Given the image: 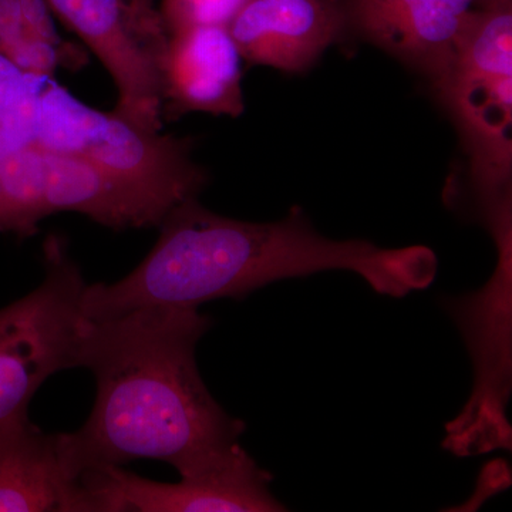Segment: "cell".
Segmentation results:
<instances>
[{"label": "cell", "instance_id": "obj_7", "mask_svg": "<svg viewBox=\"0 0 512 512\" xmlns=\"http://www.w3.org/2000/svg\"><path fill=\"white\" fill-rule=\"evenodd\" d=\"M493 278L483 289L448 301L476 367V384L463 412L447 424L443 447L460 457L511 450L507 419L511 393L512 244L497 245Z\"/></svg>", "mask_w": 512, "mask_h": 512}, {"label": "cell", "instance_id": "obj_9", "mask_svg": "<svg viewBox=\"0 0 512 512\" xmlns=\"http://www.w3.org/2000/svg\"><path fill=\"white\" fill-rule=\"evenodd\" d=\"M272 477L252 464L244 470L167 484L138 477L119 466L90 468L82 484L92 512L286 511L271 493Z\"/></svg>", "mask_w": 512, "mask_h": 512}, {"label": "cell", "instance_id": "obj_5", "mask_svg": "<svg viewBox=\"0 0 512 512\" xmlns=\"http://www.w3.org/2000/svg\"><path fill=\"white\" fill-rule=\"evenodd\" d=\"M32 141L83 158L177 204L198 197L208 183L188 138L143 130L114 111L94 109L55 79L47 80L37 99Z\"/></svg>", "mask_w": 512, "mask_h": 512}, {"label": "cell", "instance_id": "obj_17", "mask_svg": "<svg viewBox=\"0 0 512 512\" xmlns=\"http://www.w3.org/2000/svg\"><path fill=\"white\" fill-rule=\"evenodd\" d=\"M28 36L20 0H0V53L8 56Z\"/></svg>", "mask_w": 512, "mask_h": 512}, {"label": "cell", "instance_id": "obj_19", "mask_svg": "<svg viewBox=\"0 0 512 512\" xmlns=\"http://www.w3.org/2000/svg\"><path fill=\"white\" fill-rule=\"evenodd\" d=\"M512 2V0H477L478 6L484 8V6L498 5V3Z\"/></svg>", "mask_w": 512, "mask_h": 512}, {"label": "cell", "instance_id": "obj_10", "mask_svg": "<svg viewBox=\"0 0 512 512\" xmlns=\"http://www.w3.org/2000/svg\"><path fill=\"white\" fill-rule=\"evenodd\" d=\"M244 63L225 26H197L167 35L161 93L164 123L188 113L241 116Z\"/></svg>", "mask_w": 512, "mask_h": 512}, {"label": "cell", "instance_id": "obj_1", "mask_svg": "<svg viewBox=\"0 0 512 512\" xmlns=\"http://www.w3.org/2000/svg\"><path fill=\"white\" fill-rule=\"evenodd\" d=\"M212 320L194 306H147L87 319L79 367L97 384L82 429L64 433L80 476L137 460L170 464L181 478L234 473L255 464L239 444L244 421L215 402L195 350Z\"/></svg>", "mask_w": 512, "mask_h": 512}, {"label": "cell", "instance_id": "obj_8", "mask_svg": "<svg viewBox=\"0 0 512 512\" xmlns=\"http://www.w3.org/2000/svg\"><path fill=\"white\" fill-rule=\"evenodd\" d=\"M56 19L72 30L117 90L114 113L143 130L163 131L161 93L167 33L157 10L136 0H47Z\"/></svg>", "mask_w": 512, "mask_h": 512}, {"label": "cell", "instance_id": "obj_6", "mask_svg": "<svg viewBox=\"0 0 512 512\" xmlns=\"http://www.w3.org/2000/svg\"><path fill=\"white\" fill-rule=\"evenodd\" d=\"M43 256L42 284L0 309V429L28 419L30 400L50 376L79 367L87 284L59 235L46 238Z\"/></svg>", "mask_w": 512, "mask_h": 512}, {"label": "cell", "instance_id": "obj_16", "mask_svg": "<svg viewBox=\"0 0 512 512\" xmlns=\"http://www.w3.org/2000/svg\"><path fill=\"white\" fill-rule=\"evenodd\" d=\"M28 35L52 43H64L56 29L55 15L47 0H20Z\"/></svg>", "mask_w": 512, "mask_h": 512}, {"label": "cell", "instance_id": "obj_18", "mask_svg": "<svg viewBox=\"0 0 512 512\" xmlns=\"http://www.w3.org/2000/svg\"><path fill=\"white\" fill-rule=\"evenodd\" d=\"M137 6L141 9L148 10V12H154L157 10L156 0H136Z\"/></svg>", "mask_w": 512, "mask_h": 512}, {"label": "cell", "instance_id": "obj_4", "mask_svg": "<svg viewBox=\"0 0 512 512\" xmlns=\"http://www.w3.org/2000/svg\"><path fill=\"white\" fill-rule=\"evenodd\" d=\"M175 202L83 158L29 143L0 148V232L29 238L45 218L79 212L113 229L158 227Z\"/></svg>", "mask_w": 512, "mask_h": 512}, {"label": "cell", "instance_id": "obj_15", "mask_svg": "<svg viewBox=\"0 0 512 512\" xmlns=\"http://www.w3.org/2000/svg\"><path fill=\"white\" fill-rule=\"evenodd\" d=\"M248 0H160L158 16L165 33L197 28V26H225L247 5Z\"/></svg>", "mask_w": 512, "mask_h": 512}, {"label": "cell", "instance_id": "obj_12", "mask_svg": "<svg viewBox=\"0 0 512 512\" xmlns=\"http://www.w3.org/2000/svg\"><path fill=\"white\" fill-rule=\"evenodd\" d=\"M345 26L340 0H248L228 29L245 63L302 73Z\"/></svg>", "mask_w": 512, "mask_h": 512}, {"label": "cell", "instance_id": "obj_3", "mask_svg": "<svg viewBox=\"0 0 512 512\" xmlns=\"http://www.w3.org/2000/svg\"><path fill=\"white\" fill-rule=\"evenodd\" d=\"M433 83L460 128L487 214L511 200L512 2L468 15L450 63Z\"/></svg>", "mask_w": 512, "mask_h": 512}, {"label": "cell", "instance_id": "obj_2", "mask_svg": "<svg viewBox=\"0 0 512 512\" xmlns=\"http://www.w3.org/2000/svg\"><path fill=\"white\" fill-rule=\"evenodd\" d=\"M175 205L160 222L150 254L116 284L87 285L84 316L103 320L147 306H198L244 299L256 289L323 271H350L373 291L404 298L433 284L439 261L430 248H380L335 241L313 228L301 208L275 222L234 220L197 200Z\"/></svg>", "mask_w": 512, "mask_h": 512}, {"label": "cell", "instance_id": "obj_11", "mask_svg": "<svg viewBox=\"0 0 512 512\" xmlns=\"http://www.w3.org/2000/svg\"><path fill=\"white\" fill-rule=\"evenodd\" d=\"M346 25L431 80L450 63L477 0H340Z\"/></svg>", "mask_w": 512, "mask_h": 512}, {"label": "cell", "instance_id": "obj_14", "mask_svg": "<svg viewBox=\"0 0 512 512\" xmlns=\"http://www.w3.org/2000/svg\"><path fill=\"white\" fill-rule=\"evenodd\" d=\"M47 80L22 72L0 53V147L32 141L37 99Z\"/></svg>", "mask_w": 512, "mask_h": 512}, {"label": "cell", "instance_id": "obj_13", "mask_svg": "<svg viewBox=\"0 0 512 512\" xmlns=\"http://www.w3.org/2000/svg\"><path fill=\"white\" fill-rule=\"evenodd\" d=\"M92 512L64 433L28 419L0 429V512Z\"/></svg>", "mask_w": 512, "mask_h": 512}]
</instances>
